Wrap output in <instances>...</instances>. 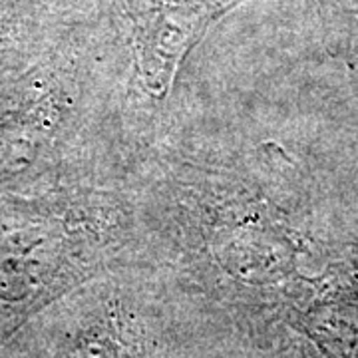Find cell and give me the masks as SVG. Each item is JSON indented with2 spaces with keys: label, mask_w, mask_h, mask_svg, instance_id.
I'll return each mask as SVG.
<instances>
[{
  "label": "cell",
  "mask_w": 358,
  "mask_h": 358,
  "mask_svg": "<svg viewBox=\"0 0 358 358\" xmlns=\"http://www.w3.org/2000/svg\"><path fill=\"white\" fill-rule=\"evenodd\" d=\"M143 84L166 96L181 60L221 16L243 0H115Z\"/></svg>",
  "instance_id": "6da1fadb"
}]
</instances>
